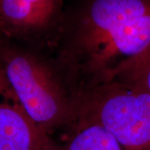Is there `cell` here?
<instances>
[{
	"instance_id": "cell-1",
	"label": "cell",
	"mask_w": 150,
	"mask_h": 150,
	"mask_svg": "<svg viewBox=\"0 0 150 150\" xmlns=\"http://www.w3.org/2000/svg\"><path fill=\"white\" fill-rule=\"evenodd\" d=\"M150 52V0H92L57 63L81 92L112 82L125 62Z\"/></svg>"
},
{
	"instance_id": "cell-2",
	"label": "cell",
	"mask_w": 150,
	"mask_h": 150,
	"mask_svg": "<svg viewBox=\"0 0 150 150\" xmlns=\"http://www.w3.org/2000/svg\"><path fill=\"white\" fill-rule=\"evenodd\" d=\"M3 73L18 103L48 134L77 123L80 92L57 62L29 52H3Z\"/></svg>"
},
{
	"instance_id": "cell-3",
	"label": "cell",
	"mask_w": 150,
	"mask_h": 150,
	"mask_svg": "<svg viewBox=\"0 0 150 150\" xmlns=\"http://www.w3.org/2000/svg\"><path fill=\"white\" fill-rule=\"evenodd\" d=\"M77 128L102 126L125 150H150V93L112 81L83 92Z\"/></svg>"
},
{
	"instance_id": "cell-4",
	"label": "cell",
	"mask_w": 150,
	"mask_h": 150,
	"mask_svg": "<svg viewBox=\"0 0 150 150\" xmlns=\"http://www.w3.org/2000/svg\"><path fill=\"white\" fill-rule=\"evenodd\" d=\"M55 145L18 103L0 102V150H54Z\"/></svg>"
},
{
	"instance_id": "cell-5",
	"label": "cell",
	"mask_w": 150,
	"mask_h": 150,
	"mask_svg": "<svg viewBox=\"0 0 150 150\" xmlns=\"http://www.w3.org/2000/svg\"><path fill=\"white\" fill-rule=\"evenodd\" d=\"M64 0H0V23L19 33H37L53 25Z\"/></svg>"
},
{
	"instance_id": "cell-6",
	"label": "cell",
	"mask_w": 150,
	"mask_h": 150,
	"mask_svg": "<svg viewBox=\"0 0 150 150\" xmlns=\"http://www.w3.org/2000/svg\"><path fill=\"white\" fill-rule=\"evenodd\" d=\"M54 150H125L102 126L90 124L78 128L66 144L55 145Z\"/></svg>"
},
{
	"instance_id": "cell-7",
	"label": "cell",
	"mask_w": 150,
	"mask_h": 150,
	"mask_svg": "<svg viewBox=\"0 0 150 150\" xmlns=\"http://www.w3.org/2000/svg\"><path fill=\"white\" fill-rule=\"evenodd\" d=\"M112 81L150 93V52L125 62L116 72Z\"/></svg>"
}]
</instances>
